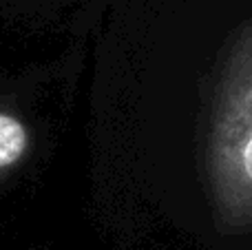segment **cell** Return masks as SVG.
<instances>
[{"label": "cell", "instance_id": "1", "mask_svg": "<svg viewBox=\"0 0 252 250\" xmlns=\"http://www.w3.org/2000/svg\"><path fill=\"white\" fill-rule=\"evenodd\" d=\"M27 149V131L16 118L0 113V168L18 162Z\"/></svg>", "mask_w": 252, "mask_h": 250}, {"label": "cell", "instance_id": "2", "mask_svg": "<svg viewBox=\"0 0 252 250\" xmlns=\"http://www.w3.org/2000/svg\"><path fill=\"white\" fill-rule=\"evenodd\" d=\"M244 171H246V175L252 180V135L244 146Z\"/></svg>", "mask_w": 252, "mask_h": 250}]
</instances>
